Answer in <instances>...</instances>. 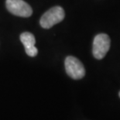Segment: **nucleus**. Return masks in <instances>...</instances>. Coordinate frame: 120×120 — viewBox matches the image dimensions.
<instances>
[{"mask_svg": "<svg viewBox=\"0 0 120 120\" xmlns=\"http://www.w3.org/2000/svg\"><path fill=\"white\" fill-rule=\"evenodd\" d=\"M64 10L60 6L53 7L43 15L40 19V26L44 29H50L64 19Z\"/></svg>", "mask_w": 120, "mask_h": 120, "instance_id": "1", "label": "nucleus"}, {"mask_svg": "<svg viewBox=\"0 0 120 120\" xmlns=\"http://www.w3.org/2000/svg\"><path fill=\"white\" fill-rule=\"evenodd\" d=\"M64 65L66 72L71 78L78 80L84 78L85 75V67L78 58L68 56L65 59Z\"/></svg>", "mask_w": 120, "mask_h": 120, "instance_id": "2", "label": "nucleus"}, {"mask_svg": "<svg viewBox=\"0 0 120 120\" xmlns=\"http://www.w3.org/2000/svg\"><path fill=\"white\" fill-rule=\"evenodd\" d=\"M110 38L107 34H100L97 35L93 41L92 53L94 57L98 60L102 59L110 48Z\"/></svg>", "mask_w": 120, "mask_h": 120, "instance_id": "3", "label": "nucleus"}, {"mask_svg": "<svg viewBox=\"0 0 120 120\" xmlns=\"http://www.w3.org/2000/svg\"><path fill=\"white\" fill-rule=\"evenodd\" d=\"M6 8L12 14L20 17H29L32 15V8L23 0H6Z\"/></svg>", "mask_w": 120, "mask_h": 120, "instance_id": "4", "label": "nucleus"}, {"mask_svg": "<svg viewBox=\"0 0 120 120\" xmlns=\"http://www.w3.org/2000/svg\"><path fill=\"white\" fill-rule=\"evenodd\" d=\"M20 40L23 44L25 47V50L30 57H35L37 55L38 50L35 47L36 40L34 36L31 33L25 32L20 35Z\"/></svg>", "mask_w": 120, "mask_h": 120, "instance_id": "5", "label": "nucleus"}, {"mask_svg": "<svg viewBox=\"0 0 120 120\" xmlns=\"http://www.w3.org/2000/svg\"><path fill=\"white\" fill-rule=\"evenodd\" d=\"M119 97H120V91H119Z\"/></svg>", "mask_w": 120, "mask_h": 120, "instance_id": "6", "label": "nucleus"}]
</instances>
